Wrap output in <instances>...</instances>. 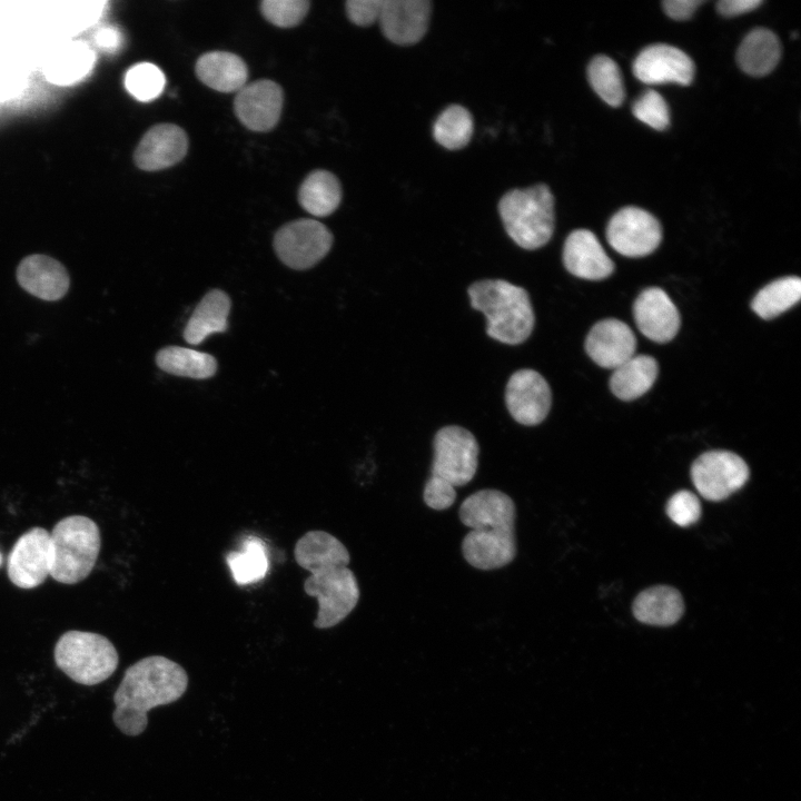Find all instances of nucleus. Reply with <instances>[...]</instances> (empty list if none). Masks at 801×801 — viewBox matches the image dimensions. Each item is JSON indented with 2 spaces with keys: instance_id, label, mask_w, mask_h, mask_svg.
Here are the masks:
<instances>
[{
  "instance_id": "f257e3e1",
  "label": "nucleus",
  "mask_w": 801,
  "mask_h": 801,
  "mask_svg": "<svg viewBox=\"0 0 801 801\" xmlns=\"http://www.w3.org/2000/svg\"><path fill=\"white\" fill-rule=\"evenodd\" d=\"M294 558L310 573L303 587L318 603L314 626L330 629L345 620L360 595L347 547L333 534L313 530L295 543Z\"/></svg>"
},
{
  "instance_id": "f03ea898",
  "label": "nucleus",
  "mask_w": 801,
  "mask_h": 801,
  "mask_svg": "<svg viewBox=\"0 0 801 801\" xmlns=\"http://www.w3.org/2000/svg\"><path fill=\"white\" fill-rule=\"evenodd\" d=\"M458 515L471 528L462 542L468 564L487 571L503 567L515 558L516 508L507 494L493 488L477 491L464 500Z\"/></svg>"
},
{
  "instance_id": "7ed1b4c3",
  "label": "nucleus",
  "mask_w": 801,
  "mask_h": 801,
  "mask_svg": "<svg viewBox=\"0 0 801 801\" xmlns=\"http://www.w3.org/2000/svg\"><path fill=\"white\" fill-rule=\"evenodd\" d=\"M187 686V672L177 662L162 655L142 657L125 671L113 694V723L126 735H139L147 728V713L177 701Z\"/></svg>"
},
{
  "instance_id": "20e7f679",
  "label": "nucleus",
  "mask_w": 801,
  "mask_h": 801,
  "mask_svg": "<svg viewBox=\"0 0 801 801\" xmlns=\"http://www.w3.org/2000/svg\"><path fill=\"white\" fill-rule=\"evenodd\" d=\"M433 447L434 459L423 498L428 507L443 511L454 504L455 488L466 485L474 477L479 447L475 436L457 425L441 428L434 437Z\"/></svg>"
},
{
  "instance_id": "39448f33",
  "label": "nucleus",
  "mask_w": 801,
  "mask_h": 801,
  "mask_svg": "<svg viewBox=\"0 0 801 801\" xmlns=\"http://www.w3.org/2000/svg\"><path fill=\"white\" fill-rule=\"evenodd\" d=\"M471 305L486 318L490 337L508 345L531 335L535 316L527 291L503 279H484L468 287Z\"/></svg>"
},
{
  "instance_id": "423d86ee",
  "label": "nucleus",
  "mask_w": 801,
  "mask_h": 801,
  "mask_svg": "<svg viewBox=\"0 0 801 801\" xmlns=\"http://www.w3.org/2000/svg\"><path fill=\"white\" fill-rule=\"evenodd\" d=\"M101 545L100 531L91 518L67 516L50 533V576L59 583L76 584L92 571Z\"/></svg>"
},
{
  "instance_id": "0eeeda50",
  "label": "nucleus",
  "mask_w": 801,
  "mask_h": 801,
  "mask_svg": "<svg viewBox=\"0 0 801 801\" xmlns=\"http://www.w3.org/2000/svg\"><path fill=\"white\" fill-rule=\"evenodd\" d=\"M508 236L524 249H537L548 243L554 230V197L546 185L505 194L498 205Z\"/></svg>"
},
{
  "instance_id": "6e6552de",
  "label": "nucleus",
  "mask_w": 801,
  "mask_h": 801,
  "mask_svg": "<svg viewBox=\"0 0 801 801\" xmlns=\"http://www.w3.org/2000/svg\"><path fill=\"white\" fill-rule=\"evenodd\" d=\"M53 655L57 666L83 685L103 682L119 662L116 647L106 636L77 630L67 631L59 637Z\"/></svg>"
},
{
  "instance_id": "1a4fd4ad",
  "label": "nucleus",
  "mask_w": 801,
  "mask_h": 801,
  "mask_svg": "<svg viewBox=\"0 0 801 801\" xmlns=\"http://www.w3.org/2000/svg\"><path fill=\"white\" fill-rule=\"evenodd\" d=\"M333 235L322 222L303 218L280 227L274 237L279 259L290 268L307 269L330 250Z\"/></svg>"
},
{
  "instance_id": "9d476101",
  "label": "nucleus",
  "mask_w": 801,
  "mask_h": 801,
  "mask_svg": "<svg viewBox=\"0 0 801 801\" xmlns=\"http://www.w3.org/2000/svg\"><path fill=\"white\" fill-rule=\"evenodd\" d=\"M691 477L704 498L721 501L746 483L749 467L743 458L732 452L710 451L694 461Z\"/></svg>"
},
{
  "instance_id": "9b49d317",
  "label": "nucleus",
  "mask_w": 801,
  "mask_h": 801,
  "mask_svg": "<svg viewBox=\"0 0 801 801\" xmlns=\"http://www.w3.org/2000/svg\"><path fill=\"white\" fill-rule=\"evenodd\" d=\"M606 239L610 246L623 256L643 257L659 247L662 227L649 211L637 207H624L610 219Z\"/></svg>"
},
{
  "instance_id": "f8f14e48",
  "label": "nucleus",
  "mask_w": 801,
  "mask_h": 801,
  "mask_svg": "<svg viewBox=\"0 0 801 801\" xmlns=\"http://www.w3.org/2000/svg\"><path fill=\"white\" fill-rule=\"evenodd\" d=\"M50 533L43 527H32L14 543L8 556L9 580L20 589H33L50 575Z\"/></svg>"
},
{
  "instance_id": "ddd939ff",
  "label": "nucleus",
  "mask_w": 801,
  "mask_h": 801,
  "mask_svg": "<svg viewBox=\"0 0 801 801\" xmlns=\"http://www.w3.org/2000/svg\"><path fill=\"white\" fill-rule=\"evenodd\" d=\"M505 403L517 423L526 426L537 425L550 412L551 388L546 379L536 370L520 369L507 382Z\"/></svg>"
},
{
  "instance_id": "4468645a",
  "label": "nucleus",
  "mask_w": 801,
  "mask_h": 801,
  "mask_svg": "<svg viewBox=\"0 0 801 801\" xmlns=\"http://www.w3.org/2000/svg\"><path fill=\"white\" fill-rule=\"evenodd\" d=\"M634 76L647 85L692 82L695 67L692 59L679 48L655 43L644 48L635 58Z\"/></svg>"
},
{
  "instance_id": "2eb2a0df",
  "label": "nucleus",
  "mask_w": 801,
  "mask_h": 801,
  "mask_svg": "<svg viewBox=\"0 0 801 801\" xmlns=\"http://www.w3.org/2000/svg\"><path fill=\"white\" fill-rule=\"evenodd\" d=\"M284 95L280 86L261 79L245 85L236 95L234 110L239 121L253 131L273 129L281 115Z\"/></svg>"
},
{
  "instance_id": "dca6fc26",
  "label": "nucleus",
  "mask_w": 801,
  "mask_h": 801,
  "mask_svg": "<svg viewBox=\"0 0 801 801\" xmlns=\"http://www.w3.org/2000/svg\"><path fill=\"white\" fill-rule=\"evenodd\" d=\"M633 316L640 332L656 343L670 342L680 328L678 308L659 287H649L641 291L633 305Z\"/></svg>"
},
{
  "instance_id": "f3484780",
  "label": "nucleus",
  "mask_w": 801,
  "mask_h": 801,
  "mask_svg": "<svg viewBox=\"0 0 801 801\" xmlns=\"http://www.w3.org/2000/svg\"><path fill=\"white\" fill-rule=\"evenodd\" d=\"M429 16L428 0H384L378 21L388 40L407 46L424 37Z\"/></svg>"
},
{
  "instance_id": "a211bd4d",
  "label": "nucleus",
  "mask_w": 801,
  "mask_h": 801,
  "mask_svg": "<svg viewBox=\"0 0 801 801\" xmlns=\"http://www.w3.org/2000/svg\"><path fill=\"white\" fill-rule=\"evenodd\" d=\"M187 150L188 138L184 129L174 123H159L144 135L134 159L140 169L157 171L179 162Z\"/></svg>"
},
{
  "instance_id": "6ab92c4d",
  "label": "nucleus",
  "mask_w": 801,
  "mask_h": 801,
  "mask_svg": "<svg viewBox=\"0 0 801 801\" xmlns=\"http://www.w3.org/2000/svg\"><path fill=\"white\" fill-rule=\"evenodd\" d=\"M636 349L633 330L614 318L596 323L585 339V350L594 363L614 369L631 358Z\"/></svg>"
},
{
  "instance_id": "aec40b11",
  "label": "nucleus",
  "mask_w": 801,
  "mask_h": 801,
  "mask_svg": "<svg viewBox=\"0 0 801 801\" xmlns=\"http://www.w3.org/2000/svg\"><path fill=\"white\" fill-rule=\"evenodd\" d=\"M563 263L572 275L589 280L604 279L614 270V264L597 237L587 229H576L567 236Z\"/></svg>"
},
{
  "instance_id": "412c9836",
  "label": "nucleus",
  "mask_w": 801,
  "mask_h": 801,
  "mask_svg": "<svg viewBox=\"0 0 801 801\" xmlns=\"http://www.w3.org/2000/svg\"><path fill=\"white\" fill-rule=\"evenodd\" d=\"M17 279L24 290L44 300L60 299L70 285L65 266L46 255L23 258L17 269Z\"/></svg>"
},
{
  "instance_id": "4be33fe9",
  "label": "nucleus",
  "mask_w": 801,
  "mask_h": 801,
  "mask_svg": "<svg viewBox=\"0 0 801 801\" xmlns=\"http://www.w3.org/2000/svg\"><path fill=\"white\" fill-rule=\"evenodd\" d=\"M195 70L202 83L220 92L239 91L248 78L245 61L227 51L204 53L198 58Z\"/></svg>"
},
{
  "instance_id": "5701e85b",
  "label": "nucleus",
  "mask_w": 801,
  "mask_h": 801,
  "mask_svg": "<svg viewBox=\"0 0 801 801\" xmlns=\"http://www.w3.org/2000/svg\"><path fill=\"white\" fill-rule=\"evenodd\" d=\"M229 312L228 295L220 289L209 290L198 303L185 327V340L190 345H199L209 335L226 332Z\"/></svg>"
},
{
  "instance_id": "b1692460",
  "label": "nucleus",
  "mask_w": 801,
  "mask_h": 801,
  "mask_svg": "<svg viewBox=\"0 0 801 801\" xmlns=\"http://www.w3.org/2000/svg\"><path fill=\"white\" fill-rule=\"evenodd\" d=\"M684 611L680 592L659 585L641 592L633 603V614L642 623L668 626L676 623Z\"/></svg>"
},
{
  "instance_id": "393cba45",
  "label": "nucleus",
  "mask_w": 801,
  "mask_h": 801,
  "mask_svg": "<svg viewBox=\"0 0 801 801\" xmlns=\"http://www.w3.org/2000/svg\"><path fill=\"white\" fill-rule=\"evenodd\" d=\"M781 57V43L775 33L765 28H756L742 40L736 60L740 68L753 77L770 73Z\"/></svg>"
},
{
  "instance_id": "a878e982",
  "label": "nucleus",
  "mask_w": 801,
  "mask_h": 801,
  "mask_svg": "<svg viewBox=\"0 0 801 801\" xmlns=\"http://www.w3.org/2000/svg\"><path fill=\"white\" fill-rule=\"evenodd\" d=\"M657 373V363L652 356L633 355L613 369L610 378L611 390L620 399H635L653 386Z\"/></svg>"
},
{
  "instance_id": "bb28decb",
  "label": "nucleus",
  "mask_w": 801,
  "mask_h": 801,
  "mask_svg": "<svg viewBox=\"0 0 801 801\" xmlns=\"http://www.w3.org/2000/svg\"><path fill=\"white\" fill-rule=\"evenodd\" d=\"M95 61L96 55L87 43L72 41L48 62L44 77L53 85H72L91 71Z\"/></svg>"
},
{
  "instance_id": "cd10ccee",
  "label": "nucleus",
  "mask_w": 801,
  "mask_h": 801,
  "mask_svg": "<svg viewBox=\"0 0 801 801\" xmlns=\"http://www.w3.org/2000/svg\"><path fill=\"white\" fill-rule=\"evenodd\" d=\"M340 199V184L337 177L327 170L309 174L298 191L300 206L316 217H325L334 212Z\"/></svg>"
},
{
  "instance_id": "c85d7f7f",
  "label": "nucleus",
  "mask_w": 801,
  "mask_h": 801,
  "mask_svg": "<svg viewBox=\"0 0 801 801\" xmlns=\"http://www.w3.org/2000/svg\"><path fill=\"white\" fill-rule=\"evenodd\" d=\"M157 366L176 376L205 379L215 375L217 362L214 356L196 349L168 346L156 355Z\"/></svg>"
},
{
  "instance_id": "c756f323",
  "label": "nucleus",
  "mask_w": 801,
  "mask_h": 801,
  "mask_svg": "<svg viewBox=\"0 0 801 801\" xmlns=\"http://www.w3.org/2000/svg\"><path fill=\"white\" fill-rule=\"evenodd\" d=\"M801 297V280L797 276L779 278L760 289L751 301L753 312L771 319L794 306Z\"/></svg>"
},
{
  "instance_id": "7c9ffc66",
  "label": "nucleus",
  "mask_w": 801,
  "mask_h": 801,
  "mask_svg": "<svg viewBox=\"0 0 801 801\" xmlns=\"http://www.w3.org/2000/svg\"><path fill=\"white\" fill-rule=\"evenodd\" d=\"M473 134V118L469 111L452 105L444 109L433 126V136L443 147L456 150L465 147Z\"/></svg>"
},
{
  "instance_id": "2f4dec72",
  "label": "nucleus",
  "mask_w": 801,
  "mask_h": 801,
  "mask_svg": "<svg viewBox=\"0 0 801 801\" xmlns=\"http://www.w3.org/2000/svg\"><path fill=\"white\" fill-rule=\"evenodd\" d=\"M593 90L612 107H619L625 97L623 78L615 61L606 56L594 57L587 67Z\"/></svg>"
},
{
  "instance_id": "473e14b6",
  "label": "nucleus",
  "mask_w": 801,
  "mask_h": 801,
  "mask_svg": "<svg viewBox=\"0 0 801 801\" xmlns=\"http://www.w3.org/2000/svg\"><path fill=\"white\" fill-rule=\"evenodd\" d=\"M234 580L238 584H248L263 578L268 568V560L263 543L249 540L239 552L228 556Z\"/></svg>"
},
{
  "instance_id": "72a5a7b5",
  "label": "nucleus",
  "mask_w": 801,
  "mask_h": 801,
  "mask_svg": "<svg viewBox=\"0 0 801 801\" xmlns=\"http://www.w3.org/2000/svg\"><path fill=\"white\" fill-rule=\"evenodd\" d=\"M164 72L154 63L141 62L131 67L125 76L127 91L139 101H151L165 88Z\"/></svg>"
},
{
  "instance_id": "f704fd0d",
  "label": "nucleus",
  "mask_w": 801,
  "mask_h": 801,
  "mask_svg": "<svg viewBox=\"0 0 801 801\" xmlns=\"http://www.w3.org/2000/svg\"><path fill=\"white\" fill-rule=\"evenodd\" d=\"M633 115L655 130H664L670 125V110L664 98L655 90L644 91L632 106Z\"/></svg>"
},
{
  "instance_id": "c9c22d12",
  "label": "nucleus",
  "mask_w": 801,
  "mask_h": 801,
  "mask_svg": "<svg viewBox=\"0 0 801 801\" xmlns=\"http://www.w3.org/2000/svg\"><path fill=\"white\" fill-rule=\"evenodd\" d=\"M308 9L307 0H265L260 3L264 18L280 28H290L300 23Z\"/></svg>"
},
{
  "instance_id": "e433bc0d",
  "label": "nucleus",
  "mask_w": 801,
  "mask_h": 801,
  "mask_svg": "<svg viewBox=\"0 0 801 801\" xmlns=\"http://www.w3.org/2000/svg\"><path fill=\"white\" fill-rule=\"evenodd\" d=\"M699 498L689 491H679L673 494L666 504V514L679 526H690L701 516Z\"/></svg>"
},
{
  "instance_id": "4c0bfd02",
  "label": "nucleus",
  "mask_w": 801,
  "mask_h": 801,
  "mask_svg": "<svg viewBox=\"0 0 801 801\" xmlns=\"http://www.w3.org/2000/svg\"><path fill=\"white\" fill-rule=\"evenodd\" d=\"M384 0H349L346 2V12L349 20L362 27L377 21L380 16Z\"/></svg>"
},
{
  "instance_id": "58836bf2",
  "label": "nucleus",
  "mask_w": 801,
  "mask_h": 801,
  "mask_svg": "<svg viewBox=\"0 0 801 801\" xmlns=\"http://www.w3.org/2000/svg\"><path fill=\"white\" fill-rule=\"evenodd\" d=\"M704 1L702 0H665L662 6L665 13L674 20H686Z\"/></svg>"
},
{
  "instance_id": "ea45409f",
  "label": "nucleus",
  "mask_w": 801,
  "mask_h": 801,
  "mask_svg": "<svg viewBox=\"0 0 801 801\" xmlns=\"http://www.w3.org/2000/svg\"><path fill=\"white\" fill-rule=\"evenodd\" d=\"M762 3V0H721L716 3V9L724 17H734L750 12Z\"/></svg>"
},
{
  "instance_id": "a19ab883",
  "label": "nucleus",
  "mask_w": 801,
  "mask_h": 801,
  "mask_svg": "<svg viewBox=\"0 0 801 801\" xmlns=\"http://www.w3.org/2000/svg\"><path fill=\"white\" fill-rule=\"evenodd\" d=\"M121 33L115 27H102L95 34L96 44L108 51L116 50L121 44Z\"/></svg>"
},
{
  "instance_id": "79ce46f5",
  "label": "nucleus",
  "mask_w": 801,
  "mask_h": 801,
  "mask_svg": "<svg viewBox=\"0 0 801 801\" xmlns=\"http://www.w3.org/2000/svg\"><path fill=\"white\" fill-rule=\"evenodd\" d=\"M1 563H2V556H1V554H0V565H1Z\"/></svg>"
}]
</instances>
